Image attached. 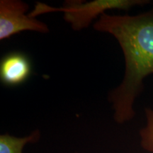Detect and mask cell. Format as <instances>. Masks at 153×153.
Returning <instances> with one entry per match:
<instances>
[{
	"label": "cell",
	"instance_id": "cell-4",
	"mask_svg": "<svg viewBox=\"0 0 153 153\" xmlns=\"http://www.w3.org/2000/svg\"><path fill=\"white\" fill-rule=\"evenodd\" d=\"M32 65L26 55L13 52L5 55L0 62V80L6 87L22 85L30 77Z\"/></svg>",
	"mask_w": 153,
	"mask_h": 153
},
{
	"label": "cell",
	"instance_id": "cell-5",
	"mask_svg": "<svg viewBox=\"0 0 153 153\" xmlns=\"http://www.w3.org/2000/svg\"><path fill=\"white\" fill-rule=\"evenodd\" d=\"M41 132L36 129L30 135L17 137L8 133L0 135V153H23V149L27 143H35L41 138Z\"/></svg>",
	"mask_w": 153,
	"mask_h": 153
},
{
	"label": "cell",
	"instance_id": "cell-3",
	"mask_svg": "<svg viewBox=\"0 0 153 153\" xmlns=\"http://www.w3.org/2000/svg\"><path fill=\"white\" fill-rule=\"evenodd\" d=\"M28 9V4L22 0L0 1V41L26 30L49 33L46 24L26 14Z\"/></svg>",
	"mask_w": 153,
	"mask_h": 153
},
{
	"label": "cell",
	"instance_id": "cell-2",
	"mask_svg": "<svg viewBox=\"0 0 153 153\" xmlns=\"http://www.w3.org/2000/svg\"><path fill=\"white\" fill-rule=\"evenodd\" d=\"M150 3L147 0H67L62 7H53L45 3L36 2L34 8L28 14L32 18L52 12H62L63 19L70 24L72 30L80 31L89 27L91 22L112 9L128 11L135 6Z\"/></svg>",
	"mask_w": 153,
	"mask_h": 153
},
{
	"label": "cell",
	"instance_id": "cell-1",
	"mask_svg": "<svg viewBox=\"0 0 153 153\" xmlns=\"http://www.w3.org/2000/svg\"><path fill=\"white\" fill-rule=\"evenodd\" d=\"M96 30L117 40L125 59L121 83L110 91L114 119L122 124L135 116L134 104L144 89L143 81L153 74V4L150 10L133 15L102 14L94 24Z\"/></svg>",
	"mask_w": 153,
	"mask_h": 153
},
{
	"label": "cell",
	"instance_id": "cell-6",
	"mask_svg": "<svg viewBox=\"0 0 153 153\" xmlns=\"http://www.w3.org/2000/svg\"><path fill=\"white\" fill-rule=\"evenodd\" d=\"M146 126L140 131L141 147L145 150L153 153V109L145 108Z\"/></svg>",
	"mask_w": 153,
	"mask_h": 153
}]
</instances>
